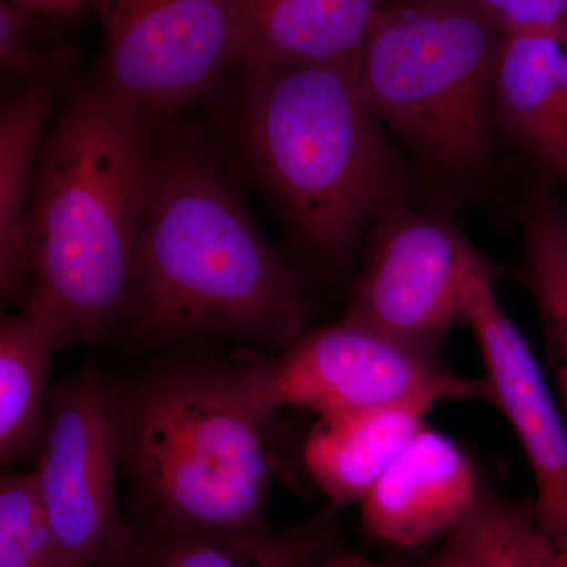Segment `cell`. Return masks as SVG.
I'll return each instance as SVG.
<instances>
[{
    "instance_id": "cell-23",
    "label": "cell",
    "mask_w": 567,
    "mask_h": 567,
    "mask_svg": "<svg viewBox=\"0 0 567 567\" xmlns=\"http://www.w3.org/2000/svg\"><path fill=\"white\" fill-rule=\"evenodd\" d=\"M305 567H431V565L429 561L415 566L385 565V563L372 561V559L361 557L353 551L344 550L336 544L334 547L328 548Z\"/></svg>"
},
{
    "instance_id": "cell-2",
    "label": "cell",
    "mask_w": 567,
    "mask_h": 567,
    "mask_svg": "<svg viewBox=\"0 0 567 567\" xmlns=\"http://www.w3.org/2000/svg\"><path fill=\"white\" fill-rule=\"evenodd\" d=\"M224 110L235 162L312 256L339 267L409 171L350 65L238 62Z\"/></svg>"
},
{
    "instance_id": "cell-17",
    "label": "cell",
    "mask_w": 567,
    "mask_h": 567,
    "mask_svg": "<svg viewBox=\"0 0 567 567\" xmlns=\"http://www.w3.org/2000/svg\"><path fill=\"white\" fill-rule=\"evenodd\" d=\"M338 544L333 509L292 528L251 535H196L130 525L106 567H305Z\"/></svg>"
},
{
    "instance_id": "cell-15",
    "label": "cell",
    "mask_w": 567,
    "mask_h": 567,
    "mask_svg": "<svg viewBox=\"0 0 567 567\" xmlns=\"http://www.w3.org/2000/svg\"><path fill=\"white\" fill-rule=\"evenodd\" d=\"M432 401H409L323 416L306 436L303 461L331 507L360 505L425 425Z\"/></svg>"
},
{
    "instance_id": "cell-19",
    "label": "cell",
    "mask_w": 567,
    "mask_h": 567,
    "mask_svg": "<svg viewBox=\"0 0 567 567\" xmlns=\"http://www.w3.org/2000/svg\"><path fill=\"white\" fill-rule=\"evenodd\" d=\"M431 567H567L555 540L529 507L483 484L465 517L447 533Z\"/></svg>"
},
{
    "instance_id": "cell-14",
    "label": "cell",
    "mask_w": 567,
    "mask_h": 567,
    "mask_svg": "<svg viewBox=\"0 0 567 567\" xmlns=\"http://www.w3.org/2000/svg\"><path fill=\"white\" fill-rule=\"evenodd\" d=\"M74 338L69 316L41 287L17 315L0 322V458L13 464L37 454L51 391L52 360Z\"/></svg>"
},
{
    "instance_id": "cell-20",
    "label": "cell",
    "mask_w": 567,
    "mask_h": 567,
    "mask_svg": "<svg viewBox=\"0 0 567 567\" xmlns=\"http://www.w3.org/2000/svg\"><path fill=\"white\" fill-rule=\"evenodd\" d=\"M0 567H74L66 558L32 472L0 481Z\"/></svg>"
},
{
    "instance_id": "cell-8",
    "label": "cell",
    "mask_w": 567,
    "mask_h": 567,
    "mask_svg": "<svg viewBox=\"0 0 567 567\" xmlns=\"http://www.w3.org/2000/svg\"><path fill=\"white\" fill-rule=\"evenodd\" d=\"M35 456L33 477L66 558L74 567H106L132 522L117 502L114 383L95 365L51 390Z\"/></svg>"
},
{
    "instance_id": "cell-9",
    "label": "cell",
    "mask_w": 567,
    "mask_h": 567,
    "mask_svg": "<svg viewBox=\"0 0 567 567\" xmlns=\"http://www.w3.org/2000/svg\"><path fill=\"white\" fill-rule=\"evenodd\" d=\"M476 251L447 219L409 199L388 204L369 226L344 319L439 358L446 336L465 323L466 270Z\"/></svg>"
},
{
    "instance_id": "cell-24",
    "label": "cell",
    "mask_w": 567,
    "mask_h": 567,
    "mask_svg": "<svg viewBox=\"0 0 567 567\" xmlns=\"http://www.w3.org/2000/svg\"><path fill=\"white\" fill-rule=\"evenodd\" d=\"M11 2L48 18L70 17L91 6V0H11Z\"/></svg>"
},
{
    "instance_id": "cell-6",
    "label": "cell",
    "mask_w": 567,
    "mask_h": 567,
    "mask_svg": "<svg viewBox=\"0 0 567 567\" xmlns=\"http://www.w3.org/2000/svg\"><path fill=\"white\" fill-rule=\"evenodd\" d=\"M248 404L265 420L287 406L334 416L409 401L486 399V382L454 374L412 347L342 317L305 328L276 357L234 361Z\"/></svg>"
},
{
    "instance_id": "cell-11",
    "label": "cell",
    "mask_w": 567,
    "mask_h": 567,
    "mask_svg": "<svg viewBox=\"0 0 567 567\" xmlns=\"http://www.w3.org/2000/svg\"><path fill=\"white\" fill-rule=\"evenodd\" d=\"M481 488L462 446L424 425L360 503L361 522L380 543L415 548L456 527Z\"/></svg>"
},
{
    "instance_id": "cell-4",
    "label": "cell",
    "mask_w": 567,
    "mask_h": 567,
    "mask_svg": "<svg viewBox=\"0 0 567 567\" xmlns=\"http://www.w3.org/2000/svg\"><path fill=\"white\" fill-rule=\"evenodd\" d=\"M114 410L134 524L196 535L270 528V420L246 401L234 363L169 358L132 382L114 383Z\"/></svg>"
},
{
    "instance_id": "cell-16",
    "label": "cell",
    "mask_w": 567,
    "mask_h": 567,
    "mask_svg": "<svg viewBox=\"0 0 567 567\" xmlns=\"http://www.w3.org/2000/svg\"><path fill=\"white\" fill-rule=\"evenodd\" d=\"M386 0H246L240 62L350 65Z\"/></svg>"
},
{
    "instance_id": "cell-22",
    "label": "cell",
    "mask_w": 567,
    "mask_h": 567,
    "mask_svg": "<svg viewBox=\"0 0 567 567\" xmlns=\"http://www.w3.org/2000/svg\"><path fill=\"white\" fill-rule=\"evenodd\" d=\"M507 35L565 33L567 0H477Z\"/></svg>"
},
{
    "instance_id": "cell-21",
    "label": "cell",
    "mask_w": 567,
    "mask_h": 567,
    "mask_svg": "<svg viewBox=\"0 0 567 567\" xmlns=\"http://www.w3.org/2000/svg\"><path fill=\"white\" fill-rule=\"evenodd\" d=\"M63 47L52 18L11 0H0V66L6 76L29 80Z\"/></svg>"
},
{
    "instance_id": "cell-1",
    "label": "cell",
    "mask_w": 567,
    "mask_h": 567,
    "mask_svg": "<svg viewBox=\"0 0 567 567\" xmlns=\"http://www.w3.org/2000/svg\"><path fill=\"white\" fill-rule=\"evenodd\" d=\"M297 268L254 221L221 153L151 118V169L123 327L147 344L226 339L281 350L306 328Z\"/></svg>"
},
{
    "instance_id": "cell-5",
    "label": "cell",
    "mask_w": 567,
    "mask_h": 567,
    "mask_svg": "<svg viewBox=\"0 0 567 567\" xmlns=\"http://www.w3.org/2000/svg\"><path fill=\"white\" fill-rule=\"evenodd\" d=\"M507 33L477 0H386L354 74L388 132L436 175L486 167L496 62Z\"/></svg>"
},
{
    "instance_id": "cell-10",
    "label": "cell",
    "mask_w": 567,
    "mask_h": 567,
    "mask_svg": "<svg viewBox=\"0 0 567 567\" xmlns=\"http://www.w3.org/2000/svg\"><path fill=\"white\" fill-rule=\"evenodd\" d=\"M465 323L484 364L486 399L506 417L536 484L529 509L567 565V421L527 339L495 293V268L473 254L465 278Z\"/></svg>"
},
{
    "instance_id": "cell-13",
    "label": "cell",
    "mask_w": 567,
    "mask_h": 567,
    "mask_svg": "<svg viewBox=\"0 0 567 567\" xmlns=\"http://www.w3.org/2000/svg\"><path fill=\"white\" fill-rule=\"evenodd\" d=\"M563 35H507L496 62V130L546 177L567 188V102L563 92Z\"/></svg>"
},
{
    "instance_id": "cell-3",
    "label": "cell",
    "mask_w": 567,
    "mask_h": 567,
    "mask_svg": "<svg viewBox=\"0 0 567 567\" xmlns=\"http://www.w3.org/2000/svg\"><path fill=\"white\" fill-rule=\"evenodd\" d=\"M151 169V117L99 76L71 91L44 136L29 203L35 286L74 338L102 341L132 300Z\"/></svg>"
},
{
    "instance_id": "cell-7",
    "label": "cell",
    "mask_w": 567,
    "mask_h": 567,
    "mask_svg": "<svg viewBox=\"0 0 567 567\" xmlns=\"http://www.w3.org/2000/svg\"><path fill=\"white\" fill-rule=\"evenodd\" d=\"M103 29L100 78L151 118L221 87L246 39V0H91Z\"/></svg>"
},
{
    "instance_id": "cell-18",
    "label": "cell",
    "mask_w": 567,
    "mask_h": 567,
    "mask_svg": "<svg viewBox=\"0 0 567 567\" xmlns=\"http://www.w3.org/2000/svg\"><path fill=\"white\" fill-rule=\"evenodd\" d=\"M517 278L539 315L567 421V207L548 189L536 193L525 210Z\"/></svg>"
},
{
    "instance_id": "cell-25",
    "label": "cell",
    "mask_w": 567,
    "mask_h": 567,
    "mask_svg": "<svg viewBox=\"0 0 567 567\" xmlns=\"http://www.w3.org/2000/svg\"><path fill=\"white\" fill-rule=\"evenodd\" d=\"M563 44H565V51H563L561 70H559V80H561L563 92H565L567 102V29L565 35H563Z\"/></svg>"
},
{
    "instance_id": "cell-12",
    "label": "cell",
    "mask_w": 567,
    "mask_h": 567,
    "mask_svg": "<svg viewBox=\"0 0 567 567\" xmlns=\"http://www.w3.org/2000/svg\"><path fill=\"white\" fill-rule=\"evenodd\" d=\"M69 44L7 102L0 115V297L28 300L35 287L29 248V203L47 122L71 65Z\"/></svg>"
}]
</instances>
